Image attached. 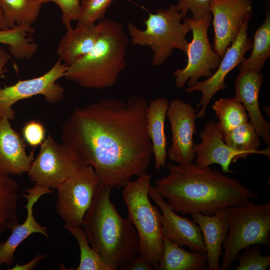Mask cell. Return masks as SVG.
I'll use <instances>...</instances> for the list:
<instances>
[{"instance_id": "cell-1", "label": "cell", "mask_w": 270, "mask_h": 270, "mask_svg": "<svg viewBox=\"0 0 270 270\" xmlns=\"http://www.w3.org/2000/svg\"><path fill=\"white\" fill-rule=\"evenodd\" d=\"M148 102L102 98L75 108L63 123L61 138L79 165L94 169L102 185L124 186L146 173L152 146L146 126Z\"/></svg>"}, {"instance_id": "cell-2", "label": "cell", "mask_w": 270, "mask_h": 270, "mask_svg": "<svg viewBox=\"0 0 270 270\" xmlns=\"http://www.w3.org/2000/svg\"><path fill=\"white\" fill-rule=\"evenodd\" d=\"M168 174L155 182L156 191L176 212L212 216L219 210L242 205L260 196L245 184L210 166L190 162L166 164Z\"/></svg>"}, {"instance_id": "cell-3", "label": "cell", "mask_w": 270, "mask_h": 270, "mask_svg": "<svg viewBox=\"0 0 270 270\" xmlns=\"http://www.w3.org/2000/svg\"><path fill=\"white\" fill-rule=\"evenodd\" d=\"M112 188L100 184L82 226L91 247L116 270L139 255L140 240L134 226L112 202Z\"/></svg>"}, {"instance_id": "cell-4", "label": "cell", "mask_w": 270, "mask_h": 270, "mask_svg": "<svg viewBox=\"0 0 270 270\" xmlns=\"http://www.w3.org/2000/svg\"><path fill=\"white\" fill-rule=\"evenodd\" d=\"M100 36L92 50L68 66L64 78L88 88L113 86L127 64L125 55L129 40L121 23L99 21Z\"/></svg>"}, {"instance_id": "cell-5", "label": "cell", "mask_w": 270, "mask_h": 270, "mask_svg": "<svg viewBox=\"0 0 270 270\" xmlns=\"http://www.w3.org/2000/svg\"><path fill=\"white\" fill-rule=\"evenodd\" d=\"M151 176L145 173L130 181L122 190L128 219L134 226L140 240L139 256L153 268L159 262L163 250L162 214L150 202L148 190Z\"/></svg>"}, {"instance_id": "cell-6", "label": "cell", "mask_w": 270, "mask_h": 270, "mask_svg": "<svg viewBox=\"0 0 270 270\" xmlns=\"http://www.w3.org/2000/svg\"><path fill=\"white\" fill-rule=\"evenodd\" d=\"M184 18L174 4L149 13L144 20L145 30H139L132 22L128 24L132 42L134 45L149 47L153 52L152 64L160 66L174 48L186 53L188 43L186 35L191 28Z\"/></svg>"}, {"instance_id": "cell-7", "label": "cell", "mask_w": 270, "mask_h": 270, "mask_svg": "<svg viewBox=\"0 0 270 270\" xmlns=\"http://www.w3.org/2000/svg\"><path fill=\"white\" fill-rule=\"evenodd\" d=\"M230 227L222 244L224 251L220 270H228L240 252L256 244L270 247V201L256 204L248 200L240 206L228 207Z\"/></svg>"}, {"instance_id": "cell-8", "label": "cell", "mask_w": 270, "mask_h": 270, "mask_svg": "<svg viewBox=\"0 0 270 270\" xmlns=\"http://www.w3.org/2000/svg\"><path fill=\"white\" fill-rule=\"evenodd\" d=\"M100 184L92 167L79 165L74 174L58 185L56 210L65 224L82 226Z\"/></svg>"}, {"instance_id": "cell-9", "label": "cell", "mask_w": 270, "mask_h": 270, "mask_svg": "<svg viewBox=\"0 0 270 270\" xmlns=\"http://www.w3.org/2000/svg\"><path fill=\"white\" fill-rule=\"evenodd\" d=\"M212 14L199 20L185 18L192 32V38L188 43L186 54L188 60L183 68L174 72L175 84L182 88L187 82L188 86L195 84L202 77L209 78L214 72L222 58L216 53L210 43L208 30L212 20Z\"/></svg>"}, {"instance_id": "cell-10", "label": "cell", "mask_w": 270, "mask_h": 270, "mask_svg": "<svg viewBox=\"0 0 270 270\" xmlns=\"http://www.w3.org/2000/svg\"><path fill=\"white\" fill-rule=\"evenodd\" d=\"M68 66L60 59L44 74L32 78L19 80L13 85L0 88V118L10 120L15 118L12 106L16 102L38 95L43 96L51 104H56L64 98V88L56 82L64 77Z\"/></svg>"}, {"instance_id": "cell-11", "label": "cell", "mask_w": 270, "mask_h": 270, "mask_svg": "<svg viewBox=\"0 0 270 270\" xmlns=\"http://www.w3.org/2000/svg\"><path fill=\"white\" fill-rule=\"evenodd\" d=\"M78 166L70 148L48 135L40 145L39 153L32 162L28 174L34 184L56 189L74 172Z\"/></svg>"}, {"instance_id": "cell-12", "label": "cell", "mask_w": 270, "mask_h": 270, "mask_svg": "<svg viewBox=\"0 0 270 270\" xmlns=\"http://www.w3.org/2000/svg\"><path fill=\"white\" fill-rule=\"evenodd\" d=\"M248 27V22H246L235 40L226 48L212 76L202 82H198L194 86L185 88V91L189 94L196 90L200 91L202 94V98L196 110L200 108L196 113L197 118H202L206 116V107L214 96L220 90H226V75L246 59V53L252 48V41L247 32Z\"/></svg>"}, {"instance_id": "cell-13", "label": "cell", "mask_w": 270, "mask_h": 270, "mask_svg": "<svg viewBox=\"0 0 270 270\" xmlns=\"http://www.w3.org/2000/svg\"><path fill=\"white\" fill-rule=\"evenodd\" d=\"M214 30L213 50L221 58L252 16V0H213L210 7Z\"/></svg>"}, {"instance_id": "cell-14", "label": "cell", "mask_w": 270, "mask_h": 270, "mask_svg": "<svg viewBox=\"0 0 270 270\" xmlns=\"http://www.w3.org/2000/svg\"><path fill=\"white\" fill-rule=\"evenodd\" d=\"M166 116L172 134L168 158L178 164L192 162L196 156L194 135L196 134V110L190 104L175 99L170 102Z\"/></svg>"}, {"instance_id": "cell-15", "label": "cell", "mask_w": 270, "mask_h": 270, "mask_svg": "<svg viewBox=\"0 0 270 270\" xmlns=\"http://www.w3.org/2000/svg\"><path fill=\"white\" fill-rule=\"evenodd\" d=\"M149 197L162 211L163 236L180 246H186L194 252H206V248L199 226L186 217L178 215L164 199L150 186Z\"/></svg>"}, {"instance_id": "cell-16", "label": "cell", "mask_w": 270, "mask_h": 270, "mask_svg": "<svg viewBox=\"0 0 270 270\" xmlns=\"http://www.w3.org/2000/svg\"><path fill=\"white\" fill-rule=\"evenodd\" d=\"M202 142L194 145L196 165L204 168L212 164H220L222 172L232 173L230 169L232 162L246 159L244 153L230 147L225 142L218 122H208L200 132Z\"/></svg>"}, {"instance_id": "cell-17", "label": "cell", "mask_w": 270, "mask_h": 270, "mask_svg": "<svg viewBox=\"0 0 270 270\" xmlns=\"http://www.w3.org/2000/svg\"><path fill=\"white\" fill-rule=\"evenodd\" d=\"M52 189L34 184V186L26 190L22 196L26 200L24 206L26 210V217L24 222L17 224L10 230L11 234L4 242H0V268L6 266L8 269L14 261V254L19 245L32 234H40L49 238L46 227L38 224L33 214V208L39 198L44 194H51Z\"/></svg>"}, {"instance_id": "cell-18", "label": "cell", "mask_w": 270, "mask_h": 270, "mask_svg": "<svg viewBox=\"0 0 270 270\" xmlns=\"http://www.w3.org/2000/svg\"><path fill=\"white\" fill-rule=\"evenodd\" d=\"M262 82L260 72L239 70L234 82V98L244 106L256 132L270 147V124L263 117L259 106V94Z\"/></svg>"}, {"instance_id": "cell-19", "label": "cell", "mask_w": 270, "mask_h": 270, "mask_svg": "<svg viewBox=\"0 0 270 270\" xmlns=\"http://www.w3.org/2000/svg\"><path fill=\"white\" fill-rule=\"evenodd\" d=\"M27 144L12 126L10 120L0 118V170L10 175L28 172L34 159V150L27 154Z\"/></svg>"}, {"instance_id": "cell-20", "label": "cell", "mask_w": 270, "mask_h": 270, "mask_svg": "<svg viewBox=\"0 0 270 270\" xmlns=\"http://www.w3.org/2000/svg\"><path fill=\"white\" fill-rule=\"evenodd\" d=\"M200 226L206 248L208 270H220L219 260L222 255V245L228 232V207L219 210L212 216L190 214Z\"/></svg>"}, {"instance_id": "cell-21", "label": "cell", "mask_w": 270, "mask_h": 270, "mask_svg": "<svg viewBox=\"0 0 270 270\" xmlns=\"http://www.w3.org/2000/svg\"><path fill=\"white\" fill-rule=\"evenodd\" d=\"M100 30V22L92 26L66 29L57 48L59 59L68 66L84 57L94 46Z\"/></svg>"}, {"instance_id": "cell-22", "label": "cell", "mask_w": 270, "mask_h": 270, "mask_svg": "<svg viewBox=\"0 0 270 270\" xmlns=\"http://www.w3.org/2000/svg\"><path fill=\"white\" fill-rule=\"evenodd\" d=\"M170 102L166 98L152 100L146 112V126L152 143L156 168L159 170L166 166L167 141L165 134V120Z\"/></svg>"}, {"instance_id": "cell-23", "label": "cell", "mask_w": 270, "mask_h": 270, "mask_svg": "<svg viewBox=\"0 0 270 270\" xmlns=\"http://www.w3.org/2000/svg\"><path fill=\"white\" fill-rule=\"evenodd\" d=\"M206 252H190L163 236L161 258L156 270H204L208 269Z\"/></svg>"}, {"instance_id": "cell-24", "label": "cell", "mask_w": 270, "mask_h": 270, "mask_svg": "<svg viewBox=\"0 0 270 270\" xmlns=\"http://www.w3.org/2000/svg\"><path fill=\"white\" fill-rule=\"evenodd\" d=\"M35 29L32 26H16L8 30H0V44L7 45L9 53L18 60L32 58L38 50L32 38Z\"/></svg>"}, {"instance_id": "cell-25", "label": "cell", "mask_w": 270, "mask_h": 270, "mask_svg": "<svg viewBox=\"0 0 270 270\" xmlns=\"http://www.w3.org/2000/svg\"><path fill=\"white\" fill-rule=\"evenodd\" d=\"M19 186L10 175L0 170V236L18 224V190Z\"/></svg>"}, {"instance_id": "cell-26", "label": "cell", "mask_w": 270, "mask_h": 270, "mask_svg": "<svg viewBox=\"0 0 270 270\" xmlns=\"http://www.w3.org/2000/svg\"><path fill=\"white\" fill-rule=\"evenodd\" d=\"M43 4L38 0H0L6 22L10 28L32 26L38 20Z\"/></svg>"}, {"instance_id": "cell-27", "label": "cell", "mask_w": 270, "mask_h": 270, "mask_svg": "<svg viewBox=\"0 0 270 270\" xmlns=\"http://www.w3.org/2000/svg\"><path fill=\"white\" fill-rule=\"evenodd\" d=\"M225 142L230 147L242 152L248 157L253 154L270 156V147L260 150L262 145L260 136L250 122H244L224 136Z\"/></svg>"}, {"instance_id": "cell-28", "label": "cell", "mask_w": 270, "mask_h": 270, "mask_svg": "<svg viewBox=\"0 0 270 270\" xmlns=\"http://www.w3.org/2000/svg\"><path fill=\"white\" fill-rule=\"evenodd\" d=\"M248 58L240 64L239 70H254L260 72L266 61L270 57V14L268 11L264 20L255 32Z\"/></svg>"}, {"instance_id": "cell-29", "label": "cell", "mask_w": 270, "mask_h": 270, "mask_svg": "<svg viewBox=\"0 0 270 270\" xmlns=\"http://www.w3.org/2000/svg\"><path fill=\"white\" fill-rule=\"evenodd\" d=\"M212 108L219 120L218 122L223 136L240 124L248 122V116L242 104L236 98H220Z\"/></svg>"}, {"instance_id": "cell-30", "label": "cell", "mask_w": 270, "mask_h": 270, "mask_svg": "<svg viewBox=\"0 0 270 270\" xmlns=\"http://www.w3.org/2000/svg\"><path fill=\"white\" fill-rule=\"evenodd\" d=\"M66 228L77 240L80 249V261L76 270H112L100 256L89 244L83 229L64 224Z\"/></svg>"}, {"instance_id": "cell-31", "label": "cell", "mask_w": 270, "mask_h": 270, "mask_svg": "<svg viewBox=\"0 0 270 270\" xmlns=\"http://www.w3.org/2000/svg\"><path fill=\"white\" fill-rule=\"evenodd\" d=\"M114 0H82L76 28L92 26L105 19V14Z\"/></svg>"}, {"instance_id": "cell-32", "label": "cell", "mask_w": 270, "mask_h": 270, "mask_svg": "<svg viewBox=\"0 0 270 270\" xmlns=\"http://www.w3.org/2000/svg\"><path fill=\"white\" fill-rule=\"evenodd\" d=\"M244 249L238 258L235 270H266L270 264V256L262 254L259 244Z\"/></svg>"}, {"instance_id": "cell-33", "label": "cell", "mask_w": 270, "mask_h": 270, "mask_svg": "<svg viewBox=\"0 0 270 270\" xmlns=\"http://www.w3.org/2000/svg\"><path fill=\"white\" fill-rule=\"evenodd\" d=\"M213 0H177V9L186 17L188 11L192 14V18L200 20L211 14L210 7Z\"/></svg>"}, {"instance_id": "cell-34", "label": "cell", "mask_w": 270, "mask_h": 270, "mask_svg": "<svg viewBox=\"0 0 270 270\" xmlns=\"http://www.w3.org/2000/svg\"><path fill=\"white\" fill-rule=\"evenodd\" d=\"M44 4L48 2H54L60 8L62 11V20L66 29L72 28V21H78L80 12V0H38Z\"/></svg>"}, {"instance_id": "cell-35", "label": "cell", "mask_w": 270, "mask_h": 270, "mask_svg": "<svg viewBox=\"0 0 270 270\" xmlns=\"http://www.w3.org/2000/svg\"><path fill=\"white\" fill-rule=\"evenodd\" d=\"M22 137L26 144L36 148L40 146L46 138V130L44 124L35 120L27 122L22 130Z\"/></svg>"}, {"instance_id": "cell-36", "label": "cell", "mask_w": 270, "mask_h": 270, "mask_svg": "<svg viewBox=\"0 0 270 270\" xmlns=\"http://www.w3.org/2000/svg\"><path fill=\"white\" fill-rule=\"evenodd\" d=\"M153 266L140 256H138L120 270H153Z\"/></svg>"}, {"instance_id": "cell-37", "label": "cell", "mask_w": 270, "mask_h": 270, "mask_svg": "<svg viewBox=\"0 0 270 270\" xmlns=\"http://www.w3.org/2000/svg\"><path fill=\"white\" fill-rule=\"evenodd\" d=\"M44 255L38 254L36 256L30 261L26 264H20L17 263L10 270H31L34 269L40 262L44 258Z\"/></svg>"}, {"instance_id": "cell-38", "label": "cell", "mask_w": 270, "mask_h": 270, "mask_svg": "<svg viewBox=\"0 0 270 270\" xmlns=\"http://www.w3.org/2000/svg\"><path fill=\"white\" fill-rule=\"evenodd\" d=\"M12 56L2 47L0 48V77L2 76L7 70L4 68Z\"/></svg>"}, {"instance_id": "cell-39", "label": "cell", "mask_w": 270, "mask_h": 270, "mask_svg": "<svg viewBox=\"0 0 270 270\" xmlns=\"http://www.w3.org/2000/svg\"><path fill=\"white\" fill-rule=\"evenodd\" d=\"M10 28L8 26L2 12V10L0 5V30H4Z\"/></svg>"}, {"instance_id": "cell-40", "label": "cell", "mask_w": 270, "mask_h": 270, "mask_svg": "<svg viewBox=\"0 0 270 270\" xmlns=\"http://www.w3.org/2000/svg\"><path fill=\"white\" fill-rule=\"evenodd\" d=\"M0 48H1V47L0 46Z\"/></svg>"}]
</instances>
